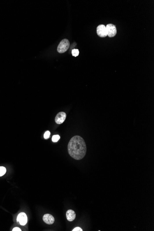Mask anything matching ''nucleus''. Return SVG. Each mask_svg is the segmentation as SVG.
Segmentation results:
<instances>
[{"instance_id": "nucleus-1", "label": "nucleus", "mask_w": 154, "mask_h": 231, "mask_svg": "<svg viewBox=\"0 0 154 231\" xmlns=\"http://www.w3.org/2000/svg\"><path fill=\"white\" fill-rule=\"evenodd\" d=\"M86 150L85 141L80 136H74L69 142L68 153L75 160L83 159L86 155Z\"/></svg>"}, {"instance_id": "nucleus-2", "label": "nucleus", "mask_w": 154, "mask_h": 231, "mask_svg": "<svg viewBox=\"0 0 154 231\" xmlns=\"http://www.w3.org/2000/svg\"><path fill=\"white\" fill-rule=\"evenodd\" d=\"M70 47V42L68 40L64 39L59 43L57 48V51L59 53H64L68 50Z\"/></svg>"}, {"instance_id": "nucleus-3", "label": "nucleus", "mask_w": 154, "mask_h": 231, "mask_svg": "<svg viewBox=\"0 0 154 231\" xmlns=\"http://www.w3.org/2000/svg\"><path fill=\"white\" fill-rule=\"evenodd\" d=\"M107 30V35L110 37L113 38L117 34L116 27L114 25L112 24H109L106 26Z\"/></svg>"}, {"instance_id": "nucleus-4", "label": "nucleus", "mask_w": 154, "mask_h": 231, "mask_svg": "<svg viewBox=\"0 0 154 231\" xmlns=\"http://www.w3.org/2000/svg\"><path fill=\"white\" fill-rule=\"evenodd\" d=\"M96 32L98 36L101 38H105L107 36L106 26L103 25H98L96 29Z\"/></svg>"}, {"instance_id": "nucleus-5", "label": "nucleus", "mask_w": 154, "mask_h": 231, "mask_svg": "<svg viewBox=\"0 0 154 231\" xmlns=\"http://www.w3.org/2000/svg\"><path fill=\"white\" fill-rule=\"evenodd\" d=\"M67 115L63 112H60L56 115L55 118V121L58 124H61L64 122L66 120Z\"/></svg>"}, {"instance_id": "nucleus-6", "label": "nucleus", "mask_w": 154, "mask_h": 231, "mask_svg": "<svg viewBox=\"0 0 154 231\" xmlns=\"http://www.w3.org/2000/svg\"><path fill=\"white\" fill-rule=\"evenodd\" d=\"M17 221L18 222H19L21 225H25L27 222V215L25 213L22 212L20 213L18 215Z\"/></svg>"}, {"instance_id": "nucleus-7", "label": "nucleus", "mask_w": 154, "mask_h": 231, "mask_svg": "<svg viewBox=\"0 0 154 231\" xmlns=\"http://www.w3.org/2000/svg\"><path fill=\"white\" fill-rule=\"evenodd\" d=\"M43 221L47 224L51 225L53 224L54 222V219L52 215L47 214L43 215Z\"/></svg>"}, {"instance_id": "nucleus-8", "label": "nucleus", "mask_w": 154, "mask_h": 231, "mask_svg": "<svg viewBox=\"0 0 154 231\" xmlns=\"http://www.w3.org/2000/svg\"><path fill=\"white\" fill-rule=\"evenodd\" d=\"M67 220L69 221H73L76 217V214L73 210H70L67 211L66 213Z\"/></svg>"}, {"instance_id": "nucleus-9", "label": "nucleus", "mask_w": 154, "mask_h": 231, "mask_svg": "<svg viewBox=\"0 0 154 231\" xmlns=\"http://www.w3.org/2000/svg\"><path fill=\"white\" fill-rule=\"evenodd\" d=\"M6 173V168L3 167H0V177L4 175Z\"/></svg>"}, {"instance_id": "nucleus-10", "label": "nucleus", "mask_w": 154, "mask_h": 231, "mask_svg": "<svg viewBox=\"0 0 154 231\" xmlns=\"http://www.w3.org/2000/svg\"><path fill=\"white\" fill-rule=\"evenodd\" d=\"M60 139V136L59 135H54L52 137V140L53 142H57Z\"/></svg>"}, {"instance_id": "nucleus-11", "label": "nucleus", "mask_w": 154, "mask_h": 231, "mask_svg": "<svg viewBox=\"0 0 154 231\" xmlns=\"http://www.w3.org/2000/svg\"><path fill=\"white\" fill-rule=\"evenodd\" d=\"M72 54L74 56L77 57L79 54V51L77 49H74L72 51Z\"/></svg>"}, {"instance_id": "nucleus-12", "label": "nucleus", "mask_w": 154, "mask_h": 231, "mask_svg": "<svg viewBox=\"0 0 154 231\" xmlns=\"http://www.w3.org/2000/svg\"><path fill=\"white\" fill-rule=\"evenodd\" d=\"M50 133L49 131H46L45 133H44V138L45 140H47L50 138Z\"/></svg>"}, {"instance_id": "nucleus-13", "label": "nucleus", "mask_w": 154, "mask_h": 231, "mask_svg": "<svg viewBox=\"0 0 154 231\" xmlns=\"http://www.w3.org/2000/svg\"><path fill=\"white\" fill-rule=\"evenodd\" d=\"M73 231H82L83 230L81 228H79V227H77V228H74L73 230Z\"/></svg>"}, {"instance_id": "nucleus-14", "label": "nucleus", "mask_w": 154, "mask_h": 231, "mask_svg": "<svg viewBox=\"0 0 154 231\" xmlns=\"http://www.w3.org/2000/svg\"><path fill=\"white\" fill-rule=\"evenodd\" d=\"M13 231H21V229L19 228H15L12 230Z\"/></svg>"}]
</instances>
